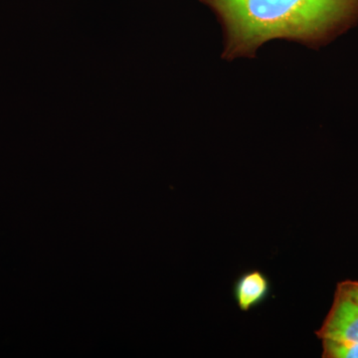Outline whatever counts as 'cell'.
Returning <instances> with one entry per match:
<instances>
[{"label": "cell", "mask_w": 358, "mask_h": 358, "mask_svg": "<svg viewBox=\"0 0 358 358\" xmlns=\"http://www.w3.org/2000/svg\"><path fill=\"white\" fill-rule=\"evenodd\" d=\"M222 21L223 57L251 56L268 40L313 45L326 41L358 17V0H200Z\"/></svg>", "instance_id": "obj_1"}, {"label": "cell", "mask_w": 358, "mask_h": 358, "mask_svg": "<svg viewBox=\"0 0 358 358\" xmlns=\"http://www.w3.org/2000/svg\"><path fill=\"white\" fill-rule=\"evenodd\" d=\"M317 336L322 341L358 343V303L336 289L333 307Z\"/></svg>", "instance_id": "obj_2"}, {"label": "cell", "mask_w": 358, "mask_h": 358, "mask_svg": "<svg viewBox=\"0 0 358 358\" xmlns=\"http://www.w3.org/2000/svg\"><path fill=\"white\" fill-rule=\"evenodd\" d=\"M270 292V282L260 271L245 273L238 279L234 288L235 300L242 312H249L257 307Z\"/></svg>", "instance_id": "obj_3"}, {"label": "cell", "mask_w": 358, "mask_h": 358, "mask_svg": "<svg viewBox=\"0 0 358 358\" xmlns=\"http://www.w3.org/2000/svg\"><path fill=\"white\" fill-rule=\"evenodd\" d=\"M322 346H324L322 357L358 358V343H339V341L324 339Z\"/></svg>", "instance_id": "obj_4"}, {"label": "cell", "mask_w": 358, "mask_h": 358, "mask_svg": "<svg viewBox=\"0 0 358 358\" xmlns=\"http://www.w3.org/2000/svg\"><path fill=\"white\" fill-rule=\"evenodd\" d=\"M338 289L358 303V282L346 281L341 282V284H338Z\"/></svg>", "instance_id": "obj_5"}]
</instances>
